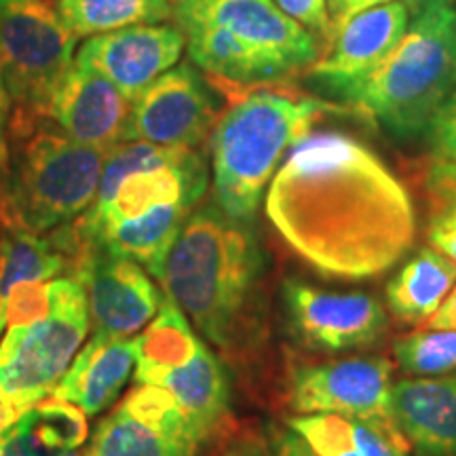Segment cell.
<instances>
[{
  "instance_id": "6da1fadb",
  "label": "cell",
  "mask_w": 456,
  "mask_h": 456,
  "mask_svg": "<svg viewBox=\"0 0 456 456\" xmlns=\"http://www.w3.org/2000/svg\"><path fill=\"white\" fill-rule=\"evenodd\" d=\"M266 216L313 269L353 281L393 269L416 239L406 186L340 131L309 134L292 146L273 175Z\"/></svg>"
},
{
  "instance_id": "7a4b0ae2",
  "label": "cell",
  "mask_w": 456,
  "mask_h": 456,
  "mask_svg": "<svg viewBox=\"0 0 456 456\" xmlns=\"http://www.w3.org/2000/svg\"><path fill=\"white\" fill-rule=\"evenodd\" d=\"M265 279L254 222L231 218L212 199L186 218L159 281L205 340L243 359L265 334Z\"/></svg>"
},
{
  "instance_id": "3957f363",
  "label": "cell",
  "mask_w": 456,
  "mask_h": 456,
  "mask_svg": "<svg viewBox=\"0 0 456 456\" xmlns=\"http://www.w3.org/2000/svg\"><path fill=\"white\" fill-rule=\"evenodd\" d=\"M328 110L322 100L258 85L222 112L209 135L214 201L222 212L254 222L285 152Z\"/></svg>"
},
{
  "instance_id": "277c9868",
  "label": "cell",
  "mask_w": 456,
  "mask_h": 456,
  "mask_svg": "<svg viewBox=\"0 0 456 456\" xmlns=\"http://www.w3.org/2000/svg\"><path fill=\"white\" fill-rule=\"evenodd\" d=\"M456 89V9L420 11L399 43L340 98L395 138L427 134Z\"/></svg>"
},
{
  "instance_id": "5b68a950",
  "label": "cell",
  "mask_w": 456,
  "mask_h": 456,
  "mask_svg": "<svg viewBox=\"0 0 456 456\" xmlns=\"http://www.w3.org/2000/svg\"><path fill=\"white\" fill-rule=\"evenodd\" d=\"M9 140L3 224L47 235L81 218L98 195L106 152L72 140L49 118L11 121Z\"/></svg>"
},
{
  "instance_id": "8992f818",
  "label": "cell",
  "mask_w": 456,
  "mask_h": 456,
  "mask_svg": "<svg viewBox=\"0 0 456 456\" xmlns=\"http://www.w3.org/2000/svg\"><path fill=\"white\" fill-rule=\"evenodd\" d=\"M87 289L81 277L53 279V309L0 338V403L26 414L55 391L89 332Z\"/></svg>"
},
{
  "instance_id": "52a82bcc",
  "label": "cell",
  "mask_w": 456,
  "mask_h": 456,
  "mask_svg": "<svg viewBox=\"0 0 456 456\" xmlns=\"http://www.w3.org/2000/svg\"><path fill=\"white\" fill-rule=\"evenodd\" d=\"M77 45L49 0H0V72L13 102L11 121L47 118L49 98Z\"/></svg>"
},
{
  "instance_id": "ba28073f",
  "label": "cell",
  "mask_w": 456,
  "mask_h": 456,
  "mask_svg": "<svg viewBox=\"0 0 456 456\" xmlns=\"http://www.w3.org/2000/svg\"><path fill=\"white\" fill-rule=\"evenodd\" d=\"M208 442L167 389L138 383L100 420L83 456H199Z\"/></svg>"
},
{
  "instance_id": "9c48e42d",
  "label": "cell",
  "mask_w": 456,
  "mask_h": 456,
  "mask_svg": "<svg viewBox=\"0 0 456 456\" xmlns=\"http://www.w3.org/2000/svg\"><path fill=\"white\" fill-rule=\"evenodd\" d=\"M393 366L385 357H346L296 368L288 403L296 414H334L397 433L391 412Z\"/></svg>"
},
{
  "instance_id": "30bf717a",
  "label": "cell",
  "mask_w": 456,
  "mask_h": 456,
  "mask_svg": "<svg viewBox=\"0 0 456 456\" xmlns=\"http://www.w3.org/2000/svg\"><path fill=\"white\" fill-rule=\"evenodd\" d=\"M220 117L218 91L188 61L163 72L131 102L123 142L199 148Z\"/></svg>"
},
{
  "instance_id": "8fae6325",
  "label": "cell",
  "mask_w": 456,
  "mask_h": 456,
  "mask_svg": "<svg viewBox=\"0 0 456 456\" xmlns=\"http://www.w3.org/2000/svg\"><path fill=\"white\" fill-rule=\"evenodd\" d=\"M281 296L288 326L306 349L323 353L372 349L389 330L385 306L366 292H332L289 277L281 285Z\"/></svg>"
},
{
  "instance_id": "7c38bea8",
  "label": "cell",
  "mask_w": 456,
  "mask_h": 456,
  "mask_svg": "<svg viewBox=\"0 0 456 456\" xmlns=\"http://www.w3.org/2000/svg\"><path fill=\"white\" fill-rule=\"evenodd\" d=\"M171 17L226 28L281 77L305 70L322 55V41L277 7L275 0H175Z\"/></svg>"
},
{
  "instance_id": "4fadbf2b",
  "label": "cell",
  "mask_w": 456,
  "mask_h": 456,
  "mask_svg": "<svg viewBox=\"0 0 456 456\" xmlns=\"http://www.w3.org/2000/svg\"><path fill=\"white\" fill-rule=\"evenodd\" d=\"M77 277L87 289L94 332L131 338L161 309L165 296L135 260L98 243H85Z\"/></svg>"
},
{
  "instance_id": "5bb4252c",
  "label": "cell",
  "mask_w": 456,
  "mask_h": 456,
  "mask_svg": "<svg viewBox=\"0 0 456 456\" xmlns=\"http://www.w3.org/2000/svg\"><path fill=\"white\" fill-rule=\"evenodd\" d=\"M184 32L175 24H142L89 37L74 60L106 77L129 102L180 61Z\"/></svg>"
},
{
  "instance_id": "9a60e30c",
  "label": "cell",
  "mask_w": 456,
  "mask_h": 456,
  "mask_svg": "<svg viewBox=\"0 0 456 456\" xmlns=\"http://www.w3.org/2000/svg\"><path fill=\"white\" fill-rule=\"evenodd\" d=\"M131 102L94 68L74 60L47 104V118L81 144L108 152L121 144Z\"/></svg>"
},
{
  "instance_id": "2e32d148",
  "label": "cell",
  "mask_w": 456,
  "mask_h": 456,
  "mask_svg": "<svg viewBox=\"0 0 456 456\" xmlns=\"http://www.w3.org/2000/svg\"><path fill=\"white\" fill-rule=\"evenodd\" d=\"M402 3H383L351 17L309 66L311 78L330 94L340 95L362 81L399 43L408 28Z\"/></svg>"
},
{
  "instance_id": "e0dca14e",
  "label": "cell",
  "mask_w": 456,
  "mask_h": 456,
  "mask_svg": "<svg viewBox=\"0 0 456 456\" xmlns=\"http://www.w3.org/2000/svg\"><path fill=\"white\" fill-rule=\"evenodd\" d=\"M391 412L416 456H456V372L393 383Z\"/></svg>"
},
{
  "instance_id": "ac0fdd59",
  "label": "cell",
  "mask_w": 456,
  "mask_h": 456,
  "mask_svg": "<svg viewBox=\"0 0 456 456\" xmlns=\"http://www.w3.org/2000/svg\"><path fill=\"white\" fill-rule=\"evenodd\" d=\"M134 368V340L94 332L51 395L81 408L87 416H98L117 402Z\"/></svg>"
},
{
  "instance_id": "d6986e66",
  "label": "cell",
  "mask_w": 456,
  "mask_h": 456,
  "mask_svg": "<svg viewBox=\"0 0 456 456\" xmlns=\"http://www.w3.org/2000/svg\"><path fill=\"white\" fill-rule=\"evenodd\" d=\"M83 252L85 245L74 228L61 226L49 237L7 226L0 237V338L7 328L9 298L17 285L61 277L68 269L77 275Z\"/></svg>"
},
{
  "instance_id": "ffe728a7",
  "label": "cell",
  "mask_w": 456,
  "mask_h": 456,
  "mask_svg": "<svg viewBox=\"0 0 456 456\" xmlns=\"http://www.w3.org/2000/svg\"><path fill=\"white\" fill-rule=\"evenodd\" d=\"M146 385L167 389L208 440L218 436L231 416V376L212 346L203 340L191 355L165 368Z\"/></svg>"
},
{
  "instance_id": "44dd1931",
  "label": "cell",
  "mask_w": 456,
  "mask_h": 456,
  "mask_svg": "<svg viewBox=\"0 0 456 456\" xmlns=\"http://www.w3.org/2000/svg\"><path fill=\"white\" fill-rule=\"evenodd\" d=\"M175 26L184 32L188 57L195 66L226 85L256 87L281 81V74L271 61L245 45L226 28L199 20L175 17Z\"/></svg>"
},
{
  "instance_id": "7402d4cb",
  "label": "cell",
  "mask_w": 456,
  "mask_h": 456,
  "mask_svg": "<svg viewBox=\"0 0 456 456\" xmlns=\"http://www.w3.org/2000/svg\"><path fill=\"white\" fill-rule=\"evenodd\" d=\"M89 437L87 414L61 399H43L0 433V456H61Z\"/></svg>"
},
{
  "instance_id": "603a6c76",
  "label": "cell",
  "mask_w": 456,
  "mask_h": 456,
  "mask_svg": "<svg viewBox=\"0 0 456 456\" xmlns=\"http://www.w3.org/2000/svg\"><path fill=\"white\" fill-rule=\"evenodd\" d=\"M456 285V265L436 248H420L387 283V309L406 326H423Z\"/></svg>"
},
{
  "instance_id": "cb8c5ba5",
  "label": "cell",
  "mask_w": 456,
  "mask_h": 456,
  "mask_svg": "<svg viewBox=\"0 0 456 456\" xmlns=\"http://www.w3.org/2000/svg\"><path fill=\"white\" fill-rule=\"evenodd\" d=\"M53 7L77 37L163 24L174 13L169 0H53Z\"/></svg>"
},
{
  "instance_id": "d4e9b609",
  "label": "cell",
  "mask_w": 456,
  "mask_h": 456,
  "mask_svg": "<svg viewBox=\"0 0 456 456\" xmlns=\"http://www.w3.org/2000/svg\"><path fill=\"white\" fill-rule=\"evenodd\" d=\"M397 366L412 376L456 372V330H423L393 342Z\"/></svg>"
},
{
  "instance_id": "484cf974",
  "label": "cell",
  "mask_w": 456,
  "mask_h": 456,
  "mask_svg": "<svg viewBox=\"0 0 456 456\" xmlns=\"http://www.w3.org/2000/svg\"><path fill=\"white\" fill-rule=\"evenodd\" d=\"M431 218L427 237L431 248L442 252L456 265V201L431 203Z\"/></svg>"
},
{
  "instance_id": "4316f807",
  "label": "cell",
  "mask_w": 456,
  "mask_h": 456,
  "mask_svg": "<svg viewBox=\"0 0 456 456\" xmlns=\"http://www.w3.org/2000/svg\"><path fill=\"white\" fill-rule=\"evenodd\" d=\"M425 135L429 138V144L437 157L456 161V89L436 114Z\"/></svg>"
},
{
  "instance_id": "83f0119b",
  "label": "cell",
  "mask_w": 456,
  "mask_h": 456,
  "mask_svg": "<svg viewBox=\"0 0 456 456\" xmlns=\"http://www.w3.org/2000/svg\"><path fill=\"white\" fill-rule=\"evenodd\" d=\"M277 7L288 13L292 20L298 21L311 30L313 34L322 37V49L330 38V15H328V0H275Z\"/></svg>"
},
{
  "instance_id": "f1b7e54d",
  "label": "cell",
  "mask_w": 456,
  "mask_h": 456,
  "mask_svg": "<svg viewBox=\"0 0 456 456\" xmlns=\"http://www.w3.org/2000/svg\"><path fill=\"white\" fill-rule=\"evenodd\" d=\"M425 195L429 205L456 201V161L437 157L427 165Z\"/></svg>"
},
{
  "instance_id": "f546056e",
  "label": "cell",
  "mask_w": 456,
  "mask_h": 456,
  "mask_svg": "<svg viewBox=\"0 0 456 456\" xmlns=\"http://www.w3.org/2000/svg\"><path fill=\"white\" fill-rule=\"evenodd\" d=\"M11 110H13V102H11L9 89H7V85H4L3 72H0V209H3L4 199H7V188H9Z\"/></svg>"
},
{
  "instance_id": "4dcf8cb0",
  "label": "cell",
  "mask_w": 456,
  "mask_h": 456,
  "mask_svg": "<svg viewBox=\"0 0 456 456\" xmlns=\"http://www.w3.org/2000/svg\"><path fill=\"white\" fill-rule=\"evenodd\" d=\"M389 3V0H328V15H330V38L328 43L332 41L334 34L340 30L351 17H355L362 11H368L376 7V4ZM326 43V45H328ZM323 45V47H326Z\"/></svg>"
},
{
  "instance_id": "1f68e13d",
  "label": "cell",
  "mask_w": 456,
  "mask_h": 456,
  "mask_svg": "<svg viewBox=\"0 0 456 456\" xmlns=\"http://www.w3.org/2000/svg\"><path fill=\"white\" fill-rule=\"evenodd\" d=\"M271 456H322L292 427L288 429H273Z\"/></svg>"
},
{
  "instance_id": "d6a6232c",
  "label": "cell",
  "mask_w": 456,
  "mask_h": 456,
  "mask_svg": "<svg viewBox=\"0 0 456 456\" xmlns=\"http://www.w3.org/2000/svg\"><path fill=\"white\" fill-rule=\"evenodd\" d=\"M427 326H429V330H456V285L450 289L440 309L433 313Z\"/></svg>"
},
{
  "instance_id": "836d02e7",
  "label": "cell",
  "mask_w": 456,
  "mask_h": 456,
  "mask_svg": "<svg viewBox=\"0 0 456 456\" xmlns=\"http://www.w3.org/2000/svg\"><path fill=\"white\" fill-rule=\"evenodd\" d=\"M214 456H271V454L266 452V448L262 446V442L254 440V437H243V440L228 444L226 448H222L220 452Z\"/></svg>"
},
{
  "instance_id": "e575fe53",
  "label": "cell",
  "mask_w": 456,
  "mask_h": 456,
  "mask_svg": "<svg viewBox=\"0 0 456 456\" xmlns=\"http://www.w3.org/2000/svg\"><path fill=\"white\" fill-rule=\"evenodd\" d=\"M397 3H402L403 7H406L408 15L412 13L414 17L420 13V11H425L427 7H431V4H437V3H452V0H397Z\"/></svg>"
}]
</instances>
